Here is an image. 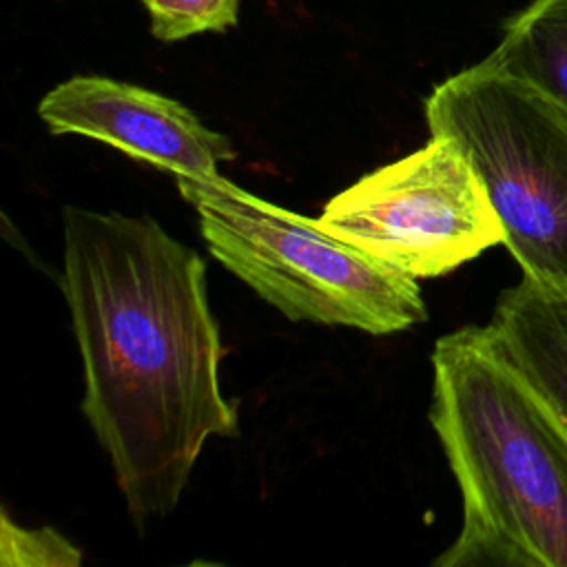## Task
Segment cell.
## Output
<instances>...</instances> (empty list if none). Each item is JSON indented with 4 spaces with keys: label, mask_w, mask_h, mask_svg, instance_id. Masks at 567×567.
Here are the masks:
<instances>
[{
    "label": "cell",
    "mask_w": 567,
    "mask_h": 567,
    "mask_svg": "<svg viewBox=\"0 0 567 567\" xmlns=\"http://www.w3.org/2000/svg\"><path fill=\"white\" fill-rule=\"evenodd\" d=\"M53 135H84L124 151L173 177H219L235 159L233 142L202 124L182 102L104 75H73L38 104Z\"/></svg>",
    "instance_id": "8992f818"
},
{
    "label": "cell",
    "mask_w": 567,
    "mask_h": 567,
    "mask_svg": "<svg viewBox=\"0 0 567 567\" xmlns=\"http://www.w3.org/2000/svg\"><path fill=\"white\" fill-rule=\"evenodd\" d=\"M62 221L82 412L142 527L175 509L210 436L239 434L206 268L148 215L66 206Z\"/></svg>",
    "instance_id": "6da1fadb"
},
{
    "label": "cell",
    "mask_w": 567,
    "mask_h": 567,
    "mask_svg": "<svg viewBox=\"0 0 567 567\" xmlns=\"http://www.w3.org/2000/svg\"><path fill=\"white\" fill-rule=\"evenodd\" d=\"M0 563L20 567H75L82 563V554L55 529H24L13 525L9 514H2Z\"/></svg>",
    "instance_id": "30bf717a"
},
{
    "label": "cell",
    "mask_w": 567,
    "mask_h": 567,
    "mask_svg": "<svg viewBox=\"0 0 567 567\" xmlns=\"http://www.w3.org/2000/svg\"><path fill=\"white\" fill-rule=\"evenodd\" d=\"M430 423L463 498L436 567H567V427L485 326L432 352Z\"/></svg>",
    "instance_id": "7a4b0ae2"
},
{
    "label": "cell",
    "mask_w": 567,
    "mask_h": 567,
    "mask_svg": "<svg viewBox=\"0 0 567 567\" xmlns=\"http://www.w3.org/2000/svg\"><path fill=\"white\" fill-rule=\"evenodd\" d=\"M142 4L151 18V33L159 42L226 31L239 16V0H142Z\"/></svg>",
    "instance_id": "9c48e42d"
},
{
    "label": "cell",
    "mask_w": 567,
    "mask_h": 567,
    "mask_svg": "<svg viewBox=\"0 0 567 567\" xmlns=\"http://www.w3.org/2000/svg\"><path fill=\"white\" fill-rule=\"evenodd\" d=\"M485 60L567 109V0H532Z\"/></svg>",
    "instance_id": "ba28073f"
},
{
    "label": "cell",
    "mask_w": 567,
    "mask_h": 567,
    "mask_svg": "<svg viewBox=\"0 0 567 567\" xmlns=\"http://www.w3.org/2000/svg\"><path fill=\"white\" fill-rule=\"evenodd\" d=\"M210 255L290 321L392 334L427 319L416 279L339 239L319 219L228 179L175 177Z\"/></svg>",
    "instance_id": "3957f363"
},
{
    "label": "cell",
    "mask_w": 567,
    "mask_h": 567,
    "mask_svg": "<svg viewBox=\"0 0 567 567\" xmlns=\"http://www.w3.org/2000/svg\"><path fill=\"white\" fill-rule=\"evenodd\" d=\"M319 224L414 279L447 275L503 244L501 219L478 173L452 140L439 135L337 193Z\"/></svg>",
    "instance_id": "5b68a950"
},
{
    "label": "cell",
    "mask_w": 567,
    "mask_h": 567,
    "mask_svg": "<svg viewBox=\"0 0 567 567\" xmlns=\"http://www.w3.org/2000/svg\"><path fill=\"white\" fill-rule=\"evenodd\" d=\"M425 120L467 155L523 275L567 292V109L481 60L432 89Z\"/></svg>",
    "instance_id": "277c9868"
},
{
    "label": "cell",
    "mask_w": 567,
    "mask_h": 567,
    "mask_svg": "<svg viewBox=\"0 0 567 567\" xmlns=\"http://www.w3.org/2000/svg\"><path fill=\"white\" fill-rule=\"evenodd\" d=\"M485 328L567 427V292L523 275L498 295Z\"/></svg>",
    "instance_id": "52a82bcc"
}]
</instances>
